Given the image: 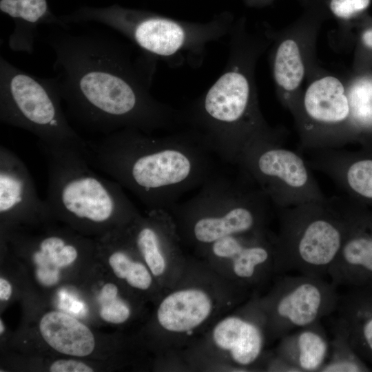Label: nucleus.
<instances>
[{
	"label": "nucleus",
	"mask_w": 372,
	"mask_h": 372,
	"mask_svg": "<svg viewBox=\"0 0 372 372\" xmlns=\"http://www.w3.org/2000/svg\"><path fill=\"white\" fill-rule=\"evenodd\" d=\"M45 41L54 53L53 76L70 115L83 126L107 135L126 129L151 134L181 120L149 92L143 61L101 31L72 34L53 30Z\"/></svg>",
	"instance_id": "1"
},
{
	"label": "nucleus",
	"mask_w": 372,
	"mask_h": 372,
	"mask_svg": "<svg viewBox=\"0 0 372 372\" xmlns=\"http://www.w3.org/2000/svg\"><path fill=\"white\" fill-rule=\"evenodd\" d=\"M215 156L193 131L156 137L130 128L87 141L85 155L148 211H167L218 171Z\"/></svg>",
	"instance_id": "2"
},
{
	"label": "nucleus",
	"mask_w": 372,
	"mask_h": 372,
	"mask_svg": "<svg viewBox=\"0 0 372 372\" xmlns=\"http://www.w3.org/2000/svg\"><path fill=\"white\" fill-rule=\"evenodd\" d=\"M48 167L45 199L52 216L85 227L127 226L139 215L115 180L96 174L81 151L38 142Z\"/></svg>",
	"instance_id": "3"
},
{
	"label": "nucleus",
	"mask_w": 372,
	"mask_h": 372,
	"mask_svg": "<svg viewBox=\"0 0 372 372\" xmlns=\"http://www.w3.org/2000/svg\"><path fill=\"white\" fill-rule=\"evenodd\" d=\"M240 173L242 177L234 179L216 172L196 194L169 211L182 242L200 249L227 236L268 229L271 204Z\"/></svg>",
	"instance_id": "4"
},
{
	"label": "nucleus",
	"mask_w": 372,
	"mask_h": 372,
	"mask_svg": "<svg viewBox=\"0 0 372 372\" xmlns=\"http://www.w3.org/2000/svg\"><path fill=\"white\" fill-rule=\"evenodd\" d=\"M276 275L288 271L323 278L336 259L348 228L340 198L278 209Z\"/></svg>",
	"instance_id": "5"
},
{
	"label": "nucleus",
	"mask_w": 372,
	"mask_h": 372,
	"mask_svg": "<svg viewBox=\"0 0 372 372\" xmlns=\"http://www.w3.org/2000/svg\"><path fill=\"white\" fill-rule=\"evenodd\" d=\"M194 132L223 162L236 165L249 140L270 130L259 114L247 76L223 74L189 114Z\"/></svg>",
	"instance_id": "6"
},
{
	"label": "nucleus",
	"mask_w": 372,
	"mask_h": 372,
	"mask_svg": "<svg viewBox=\"0 0 372 372\" xmlns=\"http://www.w3.org/2000/svg\"><path fill=\"white\" fill-rule=\"evenodd\" d=\"M53 77L28 73L0 56V121L25 130L48 145L86 154L87 141L70 125Z\"/></svg>",
	"instance_id": "7"
},
{
	"label": "nucleus",
	"mask_w": 372,
	"mask_h": 372,
	"mask_svg": "<svg viewBox=\"0 0 372 372\" xmlns=\"http://www.w3.org/2000/svg\"><path fill=\"white\" fill-rule=\"evenodd\" d=\"M236 165L277 209L327 200L302 154L285 147L272 131L249 140Z\"/></svg>",
	"instance_id": "8"
},
{
	"label": "nucleus",
	"mask_w": 372,
	"mask_h": 372,
	"mask_svg": "<svg viewBox=\"0 0 372 372\" xmlns=\"http://www.w3.org/2000/svg\"><path fill=\"white\" fill-rule=\"evenodd\" d=\"M340 296L337 287L322 278L278 277L266 295L255 296L265 317L268 344L334 313Z\"/></svg>",
	"instance_id": "9"
},
{
	"label": "nucleus",
	"mask_w": 372,
	"mask_h": 372,
	"mask_svg": "<svg viewBox=\"0 0 372 372\" xmlns=\"http://www.w3.org/2000/svg\"><path fill=\"white\" fill-rule=\"evenodd\" d=\"M199 250L209 262L225 266V279L249 291L276 275L275 234L269 229L227 236Z\"/></svg>",
	"instance_id": "10"
},
{
	"label": "nucleus",
	"mask_w": 372,
	"mask_h": 372,
	"mask_svg": "<svg viewBox=\"0 0 372 372\" xmlns=\"http://www.w3.org/2000/svg\"><path fill=\"white\" fill-rule=\"evenodd\" d=\"M211 346L225 361L240 371L263 365L269 344L265 317L256 298L232 314L218 319L209 333Z\"/></svg>",
	"instance_id": "11"
},
{
	"label": "nucleus",
	"mask_w": 372,
	"mask_h": 372,
	"mask_svg": "<svg viewBox=\"0 0 372 372\" xmlns=\"http://www.w3.org/2000/svg\"><path fill=\"white\" fill-rule=\"evenodd\" d=\"M126 229L153 276L167 278L169 289L173 288L185 272L186 259L170 213L163 209L149 210L145 217L137 216Z\"/></svg>",
	"instance_id": "12"
},
{
	"label": "nucleus",
	"mask_w": 372,
	"mask_h": 372,
	"mask_svg": "<svg viewBox=\"0 0 372 372\" xmlns=\"http://www.w3.org/2000/svg\"><path fill=\"white\" fill-rule=\"evenodd\" d=\"M211 284L180 281L165 295L156 311L160 327L168 336L184 338L196 334L216 320L223 304Z\"/></svg>",
	"instance_id": "13"
},
{
	"label": "nucleus",
	"mask_w": 372,
	"mask_h": 372,
	"mask_svg": "<svg viewBox=\"0 0 372 372\" xmlns=\"http://www.w3.org/2000/svg\"><path fill=\"white\" fill-rule=\"evenodd\" d=\"M0 214L7 220L25 222L52 216L45 200L39 197L26 165L3 145L0 147Z\"/></svg>",
	"instance_id": "14"
},
{
	"label": "nucleus",
	"mask_w": 372,
	"mask_h": 372,
	"mask_svg": "<svg viewBox=\"0 0 372 372\" xmlns=\"http://www.w3.org/2000/svg\"><path fill=\"white\" fill-rule=\"evenodd\" d=\"M346 209L347 231L328 276L336 287L372 285V219L358 217Z\"/></svg>",
	"instance_id": "15"
},
{
	"label": "nucleus",
	"mask_w": 372,
	"mask_h": 372,
	"mask_svg": "<svg viewBox=\"0 0 372 372\" xmlns=\"http://www.w3.org/2000/svg\"><path fill=\"white\" fill-rule=\"evenodd\" d=\"M335 312L333 331L345 337L360 358L372 365V285L350 287L340 296Z\"/></svg>",
	"instance_id": "16"
},
{
	"label": "nucleus",
	"mask_w": 372,
	"mask_h": 372,
	"mask_svg": "<svg viewBox=\"0 0 372 372\" xmlns=\"http://www.w3.org/2000/svg\"><path fill=\"white\" fill-rule=\"evenodd\" d=\"M0 10L14 22L8 45L14 52H34L41 25L68 29V24L51 12L47 0H0Z\"/></svg>",
	"instance_id": "17"
},
{
	"label": "nucleus",
	"mask_w": 372,
	"mask_h": 372,
	"mask_svg": "<svg viewBox=\"0 0 372 372\" xmlns=\"http://www.w3.org/2000/svg\"><path fill=\"white\" fill-rule=\"evenodd\" d=\"M329 348L330 341L318 322L282 337L274 353L297 372H315L320 371L324 364Z\"/></svg>",
	"instance_id": "18"
},
{
	"label": "nucleus",
	"mask_w": 372,
	"mask_h": 372,
	"mask_svg": "<svg viewBox=\"0 0 372 372\" xmlns=\"http://www.w3.org/2000/svg\"><path fill=\"white\" fill-rule=\"evenodd\" d=\"M39 329L44 340L59 353L85 357L94 349L95 340L90 329L66 313H46L41 319Z\"/></svg>",
	"instance_id": "19"
},
{
	"label": "nucleus",
	"mask_w": 372,
	"mask_h": 372,
	"mask_svg": "<svg viewBox=\"0 0 372 372\" xmlns=\"http://www.w3.org/2000/svg\"><path fill=\"white\" fill-rule=\"evenodd\" d=\"M273 74L276 83L287 92H293L300 86L304 67L298 43L291 39L278 46L274 59Z\"/></svg>",
	"instance_id": "20"
},
{
	"label": "nucleus",
	"mask_w": 372,
	"mask_h": 372,
	"mask_svg": "<svg viewBox=\"0 0 372 372\" xmlns=\"http://www.w3.org/2000/svg\"><path fill=\"white\" fill-rule=\"evenodd\" d=\"M333 332L329 353L320 372H366L371 368L362 360L342 334Z\"/></svg>",
	"instance_id": "21"
},
{
	"label": "nucleus",
	"mask_w": 372,
	"mask_h": 372,
	"mask_svg": "<svg viewBox=\"0 0 372 372\" xmlns=\"http://www.w3.org/2000/svg\"><path fill=\"white\" fill-rule=\"evenodd\" d=\"M108 262L116 276L125 280L130 287L141 291L152 287L153 275L147 266L134 259L124 249L112 251Z\"/></svg>",
	"instance_id": "22"
},
{
	"label": "nucleus",
	"mask_w": 372,
	"mask_h": 372,
	"mask_svg": "<svg viewBox=\"0 0 372 372\" xmlns=\"http://www.w3.org/2000/svg\"><path fill=\"white\" fill-rule=\"evenodd\" d=\"M350 106V123L361 128H372V79L362 78L347 91Z\"/></svg>",
	"instance_id": "23"
},
{
	"label": "nucleus",
	"mask_w": 372,
	"mask_h": 372,
	"mask_svg": "<svg viewBox=\"0 0 372 372\" xmlns=\"http://www.w3.org/2000/svg\"><path fill=\"white\" fill-rule=\"evenodd\" d=\"M100 316L108 322L121 324L129 319L131 314L128 303L118 296L100 303Z\"/></svg>",
	"instance_id": "24"
},
{
	"label": "nucleus",
	"mask_w": 372,
	"mask_h": 372,
	"mask_svg": "<svg viewBox=\"0 0 372 372\" xmlns=\"http://www.w3.org/2000/svg\"><path fill=\"white\" fill-rule=\"evenodd\" d=\"M371 0H328L331 14L340 19L348 20L366 10Z\"/></svg>",
	"instance_id": "25"
},
{
	"label": "nucleus",
	"mask_w": 372,
	"mask_h": 372,
	"mask_svg": "<svg viewBox=\"0 0 372 372\" xmlns=\"http://www.w3.org/2000/svg\"><path fill=\"white\" fill-rule=\"evenodd\" d=\"M52 372H92L93 369L86 364L74 360H58L50 367Z\"/></svg>",
	"instance_id": "26"
},
{
	"label": "nucleus",
	"mask_w": 372,
	"mask_h": 372,
	"mask_svg": "<svg viewBox=\"0 0 372 372\" xmlns=\"http://www.w3.org/2000/svg\"><path fill=\"white\" fill-rule=\"evenodd\" d=\"M78 255L77 247L70 241L50 261L58 267H65L75 261Z\"/></svg>",
	"instance_id": "27"
},
{
	"label": "nucleus",
	"mask_w": 372,
	"mask_h": 372,
	"mask_svg": "<svg viewBox=\"0 0 372 372\" xmlns=\"http://www.w3.org/2000/svg\"><path fill=\"white\" fill-rule=\"evenodd\" d=\"M118 289L116 285L113 283L105 284L100 293L99 301L100 303L118 296Z\"/></svg>",
	"instance_id": "28"
},
{
	"label": "nucleus",
	"mask_w": 372,
	"mask_h": 372,
	"mask_svg": "<svg viewBox=\"0 0 372 372\" xmlns=\"http://www.w3.org/2000/svg\"><path fill=\"white\" fill-rule=\"evenodd\" d=\"M12 294V287L10 284L3 278H0V299L7 300Z\"/></svg>",
	"instance_id": "29"
},
{
	"label": "nucleus",
	"mask_w": 372,
	"mask_h": 372,
	"mask_svg": "<svg viewBox=\"0 0 372 372\" xmlns=\"http://www.w3.org/2000/svg\"><path fill=\"white\" fill-rule=\"evenodd\" d=\"M362 38L364 45L372 48V28L366 30L363 33Z\"/></svg>",
	"instance_id": "30"
},
{
	"label": "nucleus",
	"mask_w": 372,
	"mask_h": 372,
	"mask_svg": "<svg viewBox=\"0 0 372 372\" xmlns=\"http://www.w3.org/2000/svg\"><path fill=\"white\" fill-rule=\"evenodd\" d=\"M247 1L251 4H257V3H265L270 0H247Z\"/></svg>",
	"instance_id": "31"
},
{
	"label": "nucleus",
	"mask_w": 372,
	"mask_h": 372,
	"mask_svg": "<svg viewBox=\"0 0 372 372\" xmlns=\"http://www.w3.org/2000/svg\"><path fill=\"white\" fill-rule=\"evenodd\" d=\"M3 331H4V326H3V324L2 322V320H0V333H1V334H2Z\"/></svg>",
	"instance_id": "32"
}]
</instances>
